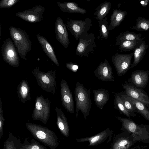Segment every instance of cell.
Segmentation results:
<instances>
[{"label": "cell", "mask_w": 149, "mask_h": 149, "mask_svg": "<svg viewBox=\"0 0 149 149\" xmlns=\"http://www.w3.org/2000/svg\"><path fill=\"white\" fill-rule=\"evenodd\" d=\"M10 36L19 56L26 60V54L31 49L29 36L21 28L11 26L9 28Z\"/></svg>", "instance_id": "cell-1"}, {"label": "cell", "mask_w": 149, "mask_h": 149, "mask_svg": "<svg viewBox=\"0 0 149 149\" xmlns=\"http://www.w3.org/2000/svg\"><path fill=\"white\" fill-rule=\"evenodd\" d=\"M66 66L68 69L74 72L77 71L79 68L77 64L72 62L67 63L66 64Z\"/></svg>", "instance_id": "cell-36"}, {"label": "cell", "mask_w": 149, "mask_h": 149, "mask_svg": "<svg viewBox=\"0 0 149 149\" xmlns=\"http://www.w3.org/2000/svg\"><path fill=\"white\" fill-rule=\"evenodd\" d=\"M55 111L58 127L63 135L68 137L69 136L70 132L67 118L61 108L56 107Z\"/></svg>", "instance_id": "cell-19"}, {"label": "cell", "mask_w": 149, "mask_h": 149, "mask_svg": "<svg viewBox=\"0 0 149 149\" xmlns=\"http://www.w3.org/2000/svg\"><path fill=\"white\" fill-rule=\"evenodd\" d=\"M124 104L127 111L130 114L131 116H135L134 112H138L134 104L130 101L127 97L126 94L124 92L120 93Z\"/></svg>", "instance_id": "cell-32"}, {"label": "cell", "mask_w": 149, "mask_h": 149, "mask_svg": "<svg viewBox=\"0 0 149 149\" xmlns=\"http://www.w3.org/2000/svg\"><path fill=\"white\" fill-rule=\"evenodd\" d=\"M127 13L126 11H123L120 9H114L110 16L109 31L112 30L119 26L125 18Z\"/></svg>", "instance_id": "cell-22"}, {"label": "cell", "mask_w": 149, "mask_h": 149, "mask_svg": "<svg viewBox=\"0 0 149 149\" xmlns=\"http://www.w3.org/2000/svg\"><path fill=\"white\" fill-rule=\"evenodd\" d=\"M26 126L36 138L51 149L58 146L57 138L54 132L46 127L32 123H26Z\"/></svg>", "instance_id": "cell-3"}, {"label": "cell", "mask_w": 149, "mask_h": 149, "mask_svg": "<svg viewBox=\"0 0 149 149\" xmlns=\"http://www.w3.org/2000/svg\"><path fill=\"white\" fill-rule=\"evenodd\" d=\"M148 47L145 42L143 41L140 45L135 49L134 53V60L131 64L130 69L136 66L141 60L146 52V50Z\"/></svg>", "instance_id": "cell-25"}, {"label": "cell", "mask_w": 149, "mask_h": 149, "mask_svg": "<svg viewBox=\"0 0 149 149\" xmlns=\"http://www.w3.org/2000/svg\"><path fill=\"white\" fill-rule=\"evenodd\" d=\"M51 102L42 95L36 97L32 114L33 120H40L44 124L47 123L50 115Z\"/></svg>", "instance_id": "cell-6"}, {"label": "cell", "mask_w": 149, "mask_h": 149, "mask_svg": "<svg viewBox=\"0 0 149 149\" xmlns=\"http://www.w3.org/2000/svg\"><path fill=\"white\" fill-rule=\"evenodd\" d=\"M133 56V53L127 54L116 53L112 56V61L118 76L123 75L130 69L132 58Z\"/></svg>", "instance_id": "cell-9"}, {"label": "cell", "mask_w": 149, "mask_h": 149, "mask_svg": "<svg viewBox=\"0 0 149 149\" xmlns=\"http://www.w3.org/2000/svg\"><path fill=\"white\" fill-rule=\"evenodd\" d=\"M136 24L133 29L137 31L149 30V20L142 17H138L136 19Z\"/></svg>", "instance_id": "cell-31"}, {"label": "cell", "mask_w": 149, "mask_h": 149, "mask_svg": "<svg viewBox=\"0 0 149 149\" xmlns=\"http://www.w3.org/2000/svg\"><path fill=\"white\" fill-rule=\"evenodd\" d=\"M149 74L148 70H136L132 72L128 81L138 88H144L148 83Z\"/></svg>", "instance_id": "cell-15"}, {"label": "cell", "mask_w": 149, "mask_h": 149, "mask_svg": "<svg viewBox=\"0 0 149 149\" xmlns=\"http://www.w3.org/2000/svg\"><path fill=\"white\" fill-rule=\"evenodd\" d=\"M1 53L3 60L11 66L17 68L19 63L18 53L13 42L8 38L2 45Z\"/></svg>", "instance_id": "cell-7"}, {"label": "cell", "mask_w": 149, "mask_h": 149, "mask_svg": "<svg viewBox=\"0 0 149 149\" xmlns=\"http://www.w3.org/2000/svg\"><path fill=\"white\" fill-rule=\"evenodd\" d=\"M5 119L3 115H1L0 116V139H1L3 135V127Z\"/></svg>", "instance_id": "cell-38"}, {"label": "cell", "mask_w": 149, "mask_h": 149, "mask_svg": "<svg viewBox=\"0 0 149 149\" xmlns=\"http://www.w3.org/2000/svg\"><path fill=\"white\" fill-rule=\"evenodd\" d=\"M95 76L103 81H113L114 77L112 68L107 60L101 62L94 72Z\"/></svg>", "instance_id": "cell-14"}, {"label": "cell", "mask_w": 149, "mask_h": 149, "mask_svg": "<svg viewBox=\"0 0 149 149\" xmlns=\"http://www.w3.org/2000/svg\"><path fill=\"white\" fill-rule=\"evenodd\" d=\"M93 97L96 106L102 110L105 105L108 101L109 95L107 90L101 88L94 89Z\"/></svg>", "instance_id": "cell-18"}, {"label": "cell", "mask_w": 149, "mask_h": 149, "mask_svg": "<svg viewBox=\"0 0 149 149\" xmlns=\"http://www.w3.org/2000/svg\"><path fill=\"white\" fill-rule=\"evenodd\" d=\"M45 8L41 5H36L32 8L25 10L16 13V16L25 21L31 23L41 21Z\"/></svg>", "instance_id": "cell-10"}, {"label": "cell", "mask_w": 149, "mask_h": 149, "mask_svg": "<svg viewBox=\"0 0 149 149\" xmlns=\"http://www.w3.org/2000/svg\"><path fill=\"white\" fill-rule=\"evenodd\" d=\"M126 96L128 100L134 105L138 113L149 121V108L142 102L133 99L127 95Z\"/></svg>", "instance_id": "cell-27"}, {"label": "cell", "mask_w": 149, "mask_h": 149, "mask_svg": "<svg viewBox=\"0 0 149 149\" xmlns=\"http://www.w3.org/2000/svg\"><path fill=\"white\" fill-rule=\"evenodd\" d=\"M17 92V95L22 103L26 104L30 100L31 97L30 88L27 81L23 80L20 82L18 86Z\"/></svg>", "instance_id": "cell-20"}, {"label": "cell", "mask_w": 149, "mask_h": 149, "mask_svg": "<svg viewBox=\"0 0 149 149\" xmlns=\"http://www.w3.org/2000/svg\"><path fill=\"white\" fill-rule=\"evenodd\" d=\"M68 19L66 26L77 40L83 33L88 32L93 25L92 21L89 18H86L84 20L68 18Z\"/></svg>", "instance_id": "cell-8"}, {"label": "cell", "mask_w": 149, "mask_h": 149, "mask_svg": "<svg viewBox=\"0 0 149 149\" xmlns=\"http://www.w3.org/2000/svg\"><path fill=\"white\" fill-rule=\"evenodd\" d=\"M74 93L76 102L75 118H77L79 112L81 111L84 118L86 119L92 107L90 90L87 89L83 84L77 81Z\"/></svg>", "instance_id": "cell-2"}, {"label": "cell", "mask_w": 149, "mask_h": 149, "mask_svg": "<svg viewBox=\"0 0 149 149\" xmlns=\"http://www.w3.org/2000/svg\"><path fill=\"white\" fill-rule=\"evenodd\" d=\"M35 77L38 85L47 92L56 93L57 90L56 82V72L52 70L47 72L41 71L36 67L32 71Z\"/></svg>", "instance_id": "cell-4"}, {"label": "cell", "mask_w": 149, "mask_h": 149, "mask_svg": "<svg viewBox=\"0 0 149 149\" xmlns=\"http://www.w3.org/2000/svg\"><path fill=\"white\" fill-rule=\"evenodd\" d=\"M130 144L129 141L126 139L122 138L117 140L113 144L112 149H127Z\"/></svg>", "instance_id": "cell-33"}, {"label": "cell", "mask_w": 149, "mask_h": 149, "mask_svg": "<svg viewBox=\"0 0 149 149\" xmlns=\"http://www.w3.org/2000/svg\"><path fill=\"white\" fill-rule=\"evenodd\" d=\"M55 36L57 40L65 48H67L70 44L69 35L67 27L63 21L58 17L54 24Z\"/></svg>", "instance_id": "cell-13"}, {"label": "cell", "mask_w": 149, "mask_h": 149, "mask_svg": "<svg viewBox=\"0 0 149 149\" xmlns=\"http://www.w3.org/2000/svg\"><path fill=\"white\" fill-rule=\"evenodd\" d=\"M4 149H17V148L13 141L10 142L7 141L4 144Z\"/></svg>", "instance_id": "cell-37"}, {"label": "cell", "mask_w": 149, "mask_h": 149, "mask_svg": "<svg viewBox=\"0 0 149 149\" xmlns=\"http://www.w3.org/2000/svg\"><path fill=\"white\" fill-rule=\"evenodd\" d=\"M61 98L62 104L68 112L74 113V100L71 91L67 82L62 79L60 83Z\"/></svg>", "instance_id": "cell-11"}, {"label": "cell", "mask_w": 149, "mask_h": 149, "mask_svg": "<svg viewBox=\"0 0 149 149\" xmlns=\"http://www.w3.org/2000/svg\"><path fill=\"white\" fill-rule=\"evenodd\" d=\"M141 36V34H137L134 32L127 31L117 36L115 45H119L121 43L125 41L140 40L142 39Z\"/></svg>", "instance_id": "cell-26"}, {"label": "cell", "mask_w": 149, "mask_h": 149, "mask_svg": "<svg viewBox=\"0 0 149 149\" xmlns=\"http://www.w3.org/2000/svg\"><path fill=\"white\" fill-rule=\"evenodd\" d=\"M108 129L93 136L85 137L80 139H76V140L79 142H88L89 146L97 145L106 140L111 134L110 131Z\"/></svg>", "instance_id": "cell-17"}, {"label": "cell", "mask_w": 149, "mask_h": 149, "mask_svg": "<svg viewBox=\"0 0 149 149\" xmlns=\"http://www.w3.org/2000/svg\"><path fill=\"white\" fill-rule=\"evenodd\" d=\"M95 36L93 33H83L79 38V42L77 46L75 53L81 58L88 57L93 53L97 46L95 41Z\"/></svg>", "instance_id": "cell-5"}, {"label": "cell", "mask_w": 149, "mask_h": 149, "mask_svg": "<svg viewBox=\"0 0 149 149\" xmlns=\"http://www.w3.org/2000/svg\"><path fill=\"white\" fill-rule=\"evenodd\" d=\"M57 5L60 10L62 12L71 13H79L85 14L86 10L80 8L74 2H65L63 3L57 2Z\"/></svg>", "instance_id": "cell-21"}, {"label": "cell", "mask_w": 149, "mask_h": 149, "mask_svg": "<svg viewBox=\"0 0 149 149\" xmlns=\"http://www.w3.org/2000/svg\"><path fill=\"white\" fill-rule=\"evenodd\" d=\"M116 118L122 123L123 126L133 134L141 135L143 133L142 128L131 120L117 116Z\"/></svg>", "instance_id": "cell-23"}, {"label": "cell", "mask_w": 149, "mask_h": 149, "mask_svg": "<svg viewBox=\"0 0 149 149\" xmlns=\"http://www.w3.org/2000/svg\"><path fill=\"white\" fill-rule=\"evenodd\" d=\"M19 1V0H1L0 1V8H9Z\"/></svg>", "instance_id": "cell-34"}, {"label": "cell", "mask_w": 149, "mask_h": 149, "mask_svg": "<svg viewBox=\"0 0 149 149\" xmlns=\"http://www.w3.org/2000/svg\"><path fill=\"white\" fill-rule=\"evenodd\" d=\"M111 6L110 2L105 1L101 3L95 10V18L98 21L102 20L108 14Z\"/></svg>", "instance_id": "cell-24"}, {"label": "cell", "mask_w": 149, "mask_h": 149, "mask_svg": "<svg viewBox=\"0 0 149 149\" xmlns=\"http://www.w3.org/2000/svg\"><path fill=\"white\" fill-rule=\"evenodd\" d=\"M114 108L117 109L121 113L124 114L129 118L131 115L125 108L120 93H116L114 95Z\"/></svg>", "instance_id": "cell-30"}, {"label": "cell", "mask_w": 149, "mask_h": 149, "mask_svg": "<svg viewBox=\"0 0 149 149\" xmlns=\"http://www.w3.org/2000/svg\"><path fill=\"white\" fill-rule=\"evenodd\" d=\"M36 36L44 52L56 65L58 66L59 64L54 49L49 42L45 37L39 34H37Z\"/></svg>", "instance_id": "cell-16"}, {"label": "cell", "mask_w": 149, "mask_h": 149, "mask_svg": "<svg viewBox=\"0 0 149 149\" xmlns=\"http://www.w3.org/2000/svg\"><path fill=\"white\" fill-rule=\"evenodd\" d=\"M108 17H105L102 20L98 21L99 27V35L97 36L99 40L107 39L109 36Z\"/></svg>", "instance_id": "cell-28"}, {"label": "cell", "mask_w": 149, "mask_h": 149, "mask_svg": "<svg viewBox=\"0 0 149 149\" xmlns=\"http://www.w3.org/2000/svg\"><path fill=\"white\" fill-rule=\"evenodd\" d=\"M122 86L127 95L142 102L149 108V97L146 92L130 83L122 84Z\"/></svg>", "instance_id": "cell-12"}, {"label": "cell", "mask_w": 149, "mask_h": 149, "mask_svg": "<svg viewBox=\"0 0 149 149\" xmlns=\"http://www.w3.org/2000/svg\"><path fill=\"white\" fill-rule=\"evenodd\" d=\"M142 39L139 40H134L124 41L121 43L119 46L120 52L129 51L135 49L142 42Z\"/></svg>", "instance_id": "cell-29"}, {"label": "cell", "mask_w": 149, "mask_h": 149, "mask_svg": "<svg viewBox=\"0 0 149 149\" xmlns=\"http://www.w3.org/2000/svg\"><path fill=\"white\" fill-rule=\"evenodd\" d=\"M148 0L142 1L140 2L144 6L146 5L147 4Z\"/></svg>", "instance_id": "cell-39"}, {"label": "cell", "mask_w": 149, "mask_h": 149, "mask_svg": "<svg viewBox=\"0 0 149 149\" xmlns=\"http://www.w3.org/2000/svg\"><path fill=\"white\" fill-rule=\"evenodd\" d=\"M22 149H46L43 146L37 142H32L30 144L24 146Z\"/></svg>", "instance_id": "cell-35"}]
</instances>
